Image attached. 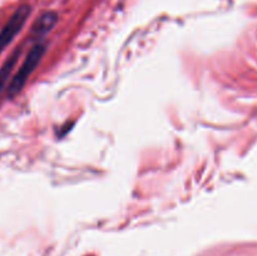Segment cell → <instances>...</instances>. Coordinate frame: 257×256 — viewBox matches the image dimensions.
Listing matches in <instances>:
<instances>
[{"instance_id":"277c9868","label":"cell","mask_w":257,"mask_h":256,"mask_svg":"<svg viewBox=\"0 0 257 256\" xmlns=\"http://www.w3.org/2000/svg\"><path fill=\"white\" fill-rule=\"evenodd\" d=\"M20 55V49H15L12 54L8 57V59L3 63V65L0 67V95H2L3 90L7 88L8 82H9L10 77L13 74V70H14L15 64L18 63Z\"/></svg>"},{"instance_id":"3957f363","label":"cell","mask_w":257,"mask_h":256,"mask_svg":"<svg viewBox=\"0 0 257 256\" xmlns=\"http://www.w3.org/2000/svg\"><path fill=\"white\" fill-rule=\"evenodd\" d=\"M58 22V14L55 12H45L35 20L30 30V38L33 39H40L45 34L50 32L54 28Z\"/></svg>"},{"instance_id":"6da1fadb","label":"cell","mask_w":257,"mask_h":256,"mask_svg":"<svg viewBox=\"0 0 257 256\" xmlns=\"http://www.w3.org/2000/svg\"><path fill=\"white\" fill-rule=\"evenodd\" d=\"M47 52V44L45 43H39L38 42L32 49L29 50L28 55L25 57L24 62L20 65V68L18 69V72L15 73L14 77L12 78L10 83L8 84V90L7 95L8 98H14L15 95L19 94L22 92V89L24 88L25 83L28 82L30 75L33 74V72L35 70V68L38 67V64L42 60L43 55Z\"/></svg>"},{"instance_id":"7a4b0ae2","label":"cell","mask_w":257,"mask_h":256,"mask_svg":"<svg viewBox=\"0 0 257 256\" xmlns=\"http://www.w3.org/2000/svg\"><path fill=\"white\" fill-rule=\"evenodd\" d=\"M30 13H32V8L28 4H23L13 13L12 17L7 22V24L3 27L0 30V53L13 42L18 33L22 30L24 24L27 23L28 18H29Z\"/></svg>"}]
</instances>
